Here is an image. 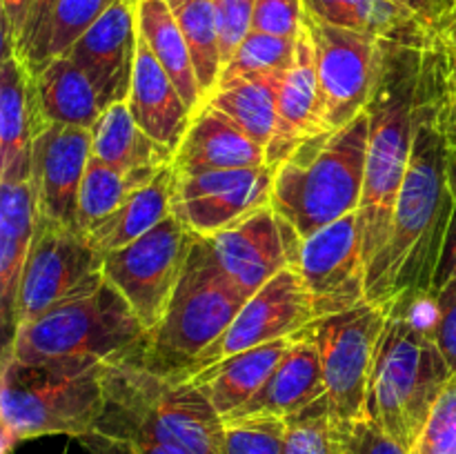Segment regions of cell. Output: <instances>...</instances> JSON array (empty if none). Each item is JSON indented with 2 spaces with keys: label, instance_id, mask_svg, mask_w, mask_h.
Segmentation results:
<instances>
[{
  "label": "cell",
  "instance_id": "44dd1931",
  "mask_svg": "<svg viewBox=\"0 0 456 454\" xmlns=\"http://www.w3.org/2000/svg\"><path fill=\"white\" fill-rule=\"evenodd\" d=\"M127 107L138 127L176 154L178 145L185 138L194 114L183 101L181 92L167 71L163 69L150 45L138 34L136 65H134L132 89L127 96Z\"/></svg>",
  "mask_w": 456,
  "mask_h": 454
},
{
  "label": "cell",
  "instance_id": "ffe728a7",
  "mask_svg": "<svg viewBox=\"0 0 456 454\" xmlns=\"http://www.w3.org/2000/svg\"><path fill=\"white\" fill-rule=\"evenodd\" d=\"M321 132H325V123L314 45L305 27H301L297 38V61L285 71L279 89L276 129L267 145V165L279 167L298 145Z\"/></svg>",
  "mask_w": 456,
  "mask_h": 454
},
{
  "label": "cell",
  "instance_id": "83f0119b",
  "mask_svg": "<svg viewBox=\"0 0 456 454\" xmlns=\"http://www.w3.org/2000/svg\"><path fill=\"white\" fill-rule=\"evenodd\" d=\"M285 71H258V74L223 80L205 105L216 107L267 150L276 129L279 89Z\"/></svg>",
  "mask_w": 456,
  "mask_h": 454
},
{
  "label": "cell",
  "instance_id": "f907efd6",
  "mask_svg": "<svg viewBox=\"0 0 456 454\" xmlns=\"http://www.w3.org/2000/svg\"><path fill=\"white\" fill-rule=\"evenodd\" d=\"M392 3H396V4H403V7L412 9V12L417 13V16L421 18V20L426 22V25H428V20H426V12H428V4H426V0H392Z\"/></svg>",
  "mask_w": 456,
  "mask_h": 454
},
{
  "label": "cell",
  "instance_id": "f35d334b",
  "mask_svg": "<svg viewBox=\"0 0 456 454\" xmlns=\"http://www.w3.org/2000/svg\"><path fill=\"white\" fill-rule=\"evenodd\" d=\"M334 426H337L338 454H410L370 417L334 421Z\"/></svg>",
  "mask_w": 456,
  "mask_h": 454
},
{
  "label": "cell",
  "instance_id": "c3c4849f",
  "mask_svg": "<svg viewBox=\"0 0 456 454\" xmlns=\"http://www.w3.org/2000/svg\"><path fill=\"white\" fill-rule=\"evenodd\" d=\"M452 4H456V0H428V27L445 12L450 9Z\"/></svg>",
  "mask_w": 456,
  "mask_h": 454
},
{
  "label": "cell",
  "instance_id": "bcb514c9",
  "mask_svg": "<svg viewBox=\"0 0 456 454\" xmlns=\"http://www.w3.org/2000/svg\"><path fill=\"white\" fill-rule=\"evenodd\" d=\"M448 279L456 280V212L452 218V225H450L448 243H445L444 263H441L439 276H436V285L444 283V280H448ZM436 285H435V289H436Z\"/></svg>",
  "mask_w": 456,
  "mask_h": 454
},
{
  "label": "cell",
  "instance_id": "8d00e7d4",
  "mask_svg": "<svg viewBox=\"0 0 456 454\" xmlns=\"http://www.w3.org/2000/svg\"><path fill=\"white\" fill-rule=\"evenodd\" d=\"M225 454H283L288 421L281 417H227Z\"/></svg>",
  "mask_w": 456,
  "mask_h": 454
},
{
  "label": "cell",
  "instance_id": "f546056e",
  "mask_svg": "<svg viewBox=\"0 0 456 454\" xmlns=\"http://www.w3.org/2000/svg\"><path fill=\"white\" fill-rule=\"evenodd\" d=\"M92 158L116 169L165 167L174 151L147 136L134 120L127 101L107 107L92 127Z\"/></svg>",
  "mask_w": 456,
  "mask_h": 454
},
{
  "label": "cell",
  "instance_id": "3957f363",
  "mask_svg": "<svg viewBox=\"0 0 456 454\" xmlns=\"http://www.w3.org/2000/svg\"><path fill=\"white\" fill-rule=\"evenodd\" d=\"M105 409L96 430L176 445L190 454H225V426L191 381L151 372L127 359L105 363Z\"/></svg>",
  "mask_w": 456,
  "mask_h": 454
},
{
  "label": "cell",
  "instance_id": "7dc6e473",
  "mask_svg": "<svg viewBox=\"0 0 456 454\" xmlns=\"http://www.w3.org/2000/svg\"><path fill=\"white\" fill-rule=\"evenodd\" d=\"M441 125L450 141H456V92L445 93L444 107H441Z\"/></svg>",
  "mask_w": 456,
  "mask_h": 454
},
{
  "label": "cell",
  "instance_id": "7c38bea8",
  "mask_svg": "<svg viewBox=\"0 0 456 454\" xmlns=\"http://www.w3.org/2000/svg\"><path fill=\"white\" fill-rule=\"evenodd\" d=\"M303 27L314 45L325 129H341L368 109L377 83L381 38L325 25L307 13H303Z\"/></svg>",
  "mask_w": 456,
  "mask_h": 454
},
{
  "label": "cell",
  "instance_id": "8992f818",
  "mask_svg": "<svg viewBox=\"0 0 456 454\" xmlns=\"http://www.w3.org/2000/svg\"><path fill=\"white\" fill-rule=\"evenodd\" d=\"M248 298L218 265L209 240L199 236L163 319L125 359L151 372L183 378L225 334Z\"/></svg>",
  "mask_w": 456,
  "mask_h": 454
},
{
  "label": "cell",
  "instance_id": "d4e9b609",
  "mask_svg": "<svg viewBox=\"0 0 456 454\" xmlns=\"http://www.w3.org/2000/svg\"><path fill=\"white\" fill-rule=\"evenodd\" d=\"M294 338L297 336L279 338V341L225 356V359L190 374L187 381L194 383L208 396V401L216 408L221 417H227V414L243 408L265 385V381L274 372L285 352L289 350Z\"/></svg>",
  "mask_w": 456,
  "mask_h": 454
},
{
  "label": "cell",
  "instance_id": "30bf717a",
  "mask_svg": "<svg viewBox=\"0 0 456 454\" xmlns=\"http://www.w3.org/2000/svg\"><path fill=\"white\" fill-rule=\"evenodd\" d=\"M387 314L390 305L365 301L307 328L319 347L325 396L334 421L368 417L370 378Z\"/></svg>",
  "mask_w": 456,
  "mask_h": 454
},
{
  "label": "cell",
  "instance_id": "9a60e30c",
  "mask_svg": "<svg viewBox=\"0 0 456 454\" xmlns=\"http://www.w3.org/2000/svg\"><path fill=\"white\" fill-rule=\"evenodd\" d=\"M274 176V165L178 174L174 214L196 236L209 239L258 209L270 207Z\"/></svg>",
  "mask_w": 456,
  "mask_h": 454
},
{
  "label": "cell",
  "instance_id": "484cf974",
  "mask_svg": "<svg viewBox=\"0 0 456 454\" xmlns=\"http://www.w3.org/2000/svg\"><path fill=\"white\" fill-rule=\"evenodd\" d=\"M178 185V169L165 165L151 182L129 196L114 214L83 231L94 247L102 254L129 245L174 214V194Z\"/></svg>",
  "mask_w": 456,
  "mask_h": 454
},
{
  "label": "cell",
  "instance_id": "b9f144b4",
  "mask_svg": "<svg viewBox=\"0 0 456 454\" xmlns=\"http://www.w3.org/2000/svg\"><path fill=\"white\" fill-rule=\"evenodd\" d=\"M78 441L87 448L89 454H190L187 450L160 443V441L136 439V436H114L98 430L80 436Z\"/></svg>",
  "mask_w": 456,
  "mask_h": 454
},
{
  "label": "cell",
  "instance_id": "d6a6232c",
  "mask_svg": "<svg viewBox=\"0 0 456 454\" xmlns=\"http://www.w3.org/2000/svg\"><path fill=\"white\" fill-rule=\"evenodd\" d=\"M160 169L163 167L129 169V172H125V169H116L96 158L89 160L78 196V230L87 231L96 223L105 221L129 196L136 194L141 187L154 181Z\"/></svg>",
  "mask_w": 456,
  "mask_h": 454
},
{
  "label": "cell",
  "instance_id": "d590c367",
  "mask_svg": "<svg viewBox=\"0 0 456 454\" xmlns=\"http://www.w3.org/2000/svg\"><path fill=\"white\" fill-rule=\"evenodd\" d=\"M285 421L288 430H285L283 454H338L337 426L328 396L314 401Z\"/></svg>",
  "mask_w": 456,
  "mask_h": 454
},
{
  "label": "cell",
  "instance_id": "e575fe53",
  "mask_svg": "<svg viewBox=\"0 0 456 454\" xmlns=\"http://www.w3.org/2000/svg\"><path fill=\"white\" fill-rule=\"evenodd\" d=\"M297 38H285V36H272L252 29L239 45L232 61L223 67L218 83L239 78V76L258 74V71L289 69L297 61Z\"/></svg>",
  "mask_w": 456,
  "mask_h": 454
},
{
  "label": "cell",
  "instance_id": "7402d4cb",
  "mask_svg": "<svg viewBox=\"0 0 456 454\" xmlns=\"http://www.w3.org/2000/svg\"><path fill=\"white\" fill-rule=\"evenodd\" d=\"M325 396L323 368L314 336L297 334L289 350L270 374L265 385L236 412L227 417H281L288 418ZM223 417V418H227Z\"/></svg>",
  "mask_w": 456,
  "mask_h": 454
},
{
  "label": "cell",
  "instance_id": "5b68a950",
  "mask_svg": "<svg viewBox=\"0 0 456 454\" xmlns=\"http://www.w3.org/2000/svg\"><path fill=\"white\" fill-rule=\"evenodd\" d=\"M105 363L45 361L27 363L3 352L0 378V454L22 441L49 434L80 439L96 430L105 409Z\"/></svg>",
  "mask_w": 456,
  "mask_h": 454
},
{
  "label": "cell",
  "instance_id": "816d5d0a",
  "mask_svg": "<svg viewBox=\"0 0 456 454\" xmlns=\"http://www.w3.org/2000/svg\"><path fill=\"white\" fill-rule=\"evenodd\" d=\"M450 187L456 200V141H450Z\"/></svg>",
  "mask_w": 456,
  "mask_h": 454
},
{
  "label": "cell",
  "instance_id": "ab89813d",
  "mask_svg": "<svg viewBox=\"0 0 456 454\" xmlns=\"http://www.w3.org/2000/svg\"><path fill=\"white\" fill-rule=\"evenodd\" d=\"M303 0H256L252 29L297 38L303 27Z\"/></svg>",
  "mask_w": 456,
  "mask_h": 454
},
{
  "label": "cell",
  "instance_id": "cb8c5ba5",
  "mask_svg": "<svg viewBox=\"0 0 456 454\" xmlns=\"http://www.w3.org/2000/svg\"><path fill=\"white\" fill-rule=\"evenodd\" d=\"M38 223L31 182H0V319L4 345L16 334V303L22 272Z\"/></svg>",
  "mask_w": 456,
  "mask_h": 454
},
{
  "label": "cell",
  "instance_id": "d6986e66",
  "mask_svg": "<svg viewBox=\"0 0 456 454\" xmlns=\"http://www.w3.org/2000/svg\"><path fill=\"white\" fill-rule=\"evenodd\" d=\"M45 125L34 78L16 53H4L0 65V182L29 181L34 142Z\"/></svg>",
  "mask_w": 456,
  "mask_h": 454
},
{
  "label": "cell",
  "instance_id": "60d3db41",
  "mask_svg": "<svg viewBox=\"0 0 456 454\" xmlns=\"http://www.w3.org/2000/svg\"><path fill=\"white\" fill-rule=\"evenodd\" d=\"M214 7H216L218 29H221L223 67H225L245 36L252 31L256 0H214Z\"/></svg>",
  "mask_w": 456,
  "mask_h": 454
},
{
  "label": "cell",
  "instance_id": "5bb4252c",
  "mask_svg": "<svg viewBox=\"0 0 456 454\" xmlns=\"http://www.w3.org/2000/svg\"><path fill=\"white\" fill-rule=\"evenodd\" d=\"M314 320H319L314 301L301 272L292 265L285 267L274 279L267 280L254 296L248 298L225 334L194 361L190 372L183 378L225 356L239 354V352L252 350V347L265 345L279 338L297 336Z\"/></svg>",
  "mask_w": 456,
  "mask_h": 454
},
{
  "label": "cell",
  "instance_id": "ba28073f",
  "mask_svg": "<svg viewBox=\"0 0 456 454\" xmlns=\"http://www.w3.org/2000/svg\"><path fill=\"white\" fill-rule=\"evenodd\" d=\"M145 332V325L134 314L123 294L107 280L89 296L62 303L36 320L20 325L3 352L27 363H110L132 354Z\"/></svg>",
  "mask_w": 456,
  "mask_h": 454
},
{
  "label": "cell",
  "instance_id": "603a6c76",
  "mask_svg": "<svg viewBox=\"0 0 456 454\" xmlns=\"http://www.w3.org/2000/svg\"><path fill=\"white\" fill-rule=\"evenodd\" d=\"M261 165H267L265 147L258 145L234 120L212 105L200 107L174 154V167L178 174H205Z\"/></svg>",
  "mask_w": 456,
  "mask_h": 454
},
{
  "label": "cell",
  "instance_id": "52a82bcc",
  "mask_svg": "<svg viewBox=\"0 0 456 454\" xmlns=\"http://www.w3.org/2000/svg\"><path fill=\"white\" fill-rule=\"evenodd\" d=\"M452 377L435 338L390 312L370 378L368 417L412 452Z\"/></svg>",
  "mask_w": 456,
  "mask_h": 454
},
{
  "label": "cell",
  "instance_id": "681fc988",
  "mask_svg": "<svg viewBox=\"0 0 456 454\" xmlns=\"http://www.w3.org/2000/svg\"><path fill=\"white\" fill-rule=\"evenodd\" d=\"M445 78L448 92H456V52H445Z\"/></svg>",
  "mask_w": 456,
  "mask_h": 454
},
{
  "label": "cell",
  "instance_id": "9c48e42d",
  "mask_svg": "<svg viewBox=\"0 0 456 454\" xmlns=\"http://www.w3.org/2000/svg\"><path fill=\"white\" fill-rule=\"evenodd\" d=\"M105 283V254L83 231L38 218L18 292L16 329Z\"/></svg>",
  "mask_w": 456,
  "mask_h": 454
},
{
  "label": "cell",
  "instance_id": "4316f807",
  "mask_svg": "<svg viewBox=\"0 0 456 454\" xmlns=\"http://www.w3.org/2000/svg\"><path fill=\"white\" fill-rule=\"evenodd\" d=\"M31 78L45 123L92 129L105 111L92 80L67 53L52 58Z\"/></svg>",
  "mask_w": 456,
  "mask_h": 454
},
{
  "label": "cell",
  "instance_id": "7a4b0ae2",
  "mask_svg": "<svg viewBox=\"0 0 456 454\" xmlns=\"http://www.w3.org/2000/svg\"><path fill=\"white\" fill-rule=\"evenodd\" d=\"M445 93L448 80L421 111L412 158L396 199L383 274L370 303L390 305L405 294L428 292L436 285L456 212L450 187V138L441 125Z\"/></svg>",
  "mask_w": 456,
  "mask_h": 454
},
{
  "label": "cell",
  "instance_id": "2e32d148",
  "mask_svg": "<svg viewBox=\"0 0 456 454\" xmlns=\"http://www.w3.org/2000/svg\"><path fill=\"white\" fill-rule=\"evenodd\" d=\"M208 240L223 272L240 292L254 296L279 272L294 267L303 239L274 209L263 207Z\"/></svg>",
  "mask_w": 456,
  "mask_h": 454
},
{
  "label": "cell",
  "instance_id": "7bdbcfd3",
  "mask_svg": "<svg viewBox=\"0 0 456 454\" xmlns=\"http://www.w3.org/2000/svg\"><path fill=\"white\" fill-rule=\"evenodd\" d=\"M36 0H3V56L16 53L18 43L27 29Z\"/></svg>",
  "mask_w": 456,
  "mask_h": 454
},
{
  "label": "cell",
  "instance_id": "6da1fadb",
  "mask_svg": "<svg viewBox=\"0 0 456 454\" xmlns=\"http://www.w3.org/2000/svg\"><path fill=\"white\" fill-rule=\"evenodd\" d=\"M445 80V49L430 29L381 38L377 83L368 105V165L359 205L368 301L383 274L396 199L412 158L421 111Z\"/></svg>",
  "mask_w": 456,
  "mask_h": 454
},
{
  "label": "cell",
  "instance_id": "ee69618b",
  "mask_svg": "<svg viewBox=\"0 0 456 454\" xmlns=\"http://www.w3.org/2000/svg\"><path fill=\"white\" fill-rule=\"evenodd\" d=\"M58 0H36L34 12H31L29 22H27V29L22 34L20 43L16 47V56L20 58L22 65L31 58V53L36 52L38 43L43 40L45 31H47L49 20H52V13L56 9Z\"/></svg>",
  "mask_w": 456,
  "mask_h": 454
},
{
  "label": "cell",
  "instance_id": "74e56055",
  "mask_svg": "<svg viewBox=\"0 0 456 454\" xmlns=\"http://www.w3.org/2000/svg\"><path fill=\"white\" fill-rule=\"evenodd\" d=\"M410 454H456V377L436 401Z\"/></svg>",
  "mask_w": 456,
  "mask_h": 454
},
{
  "label": "cell",
  "instance_id": "4dcf8cb0",
  "mask_svg": "<svg viewBox=\"0 0 456 454\" xmlns=\"http://www.w3.org/2000/svg\"><path fill=\"white\" fill-rule=\"evenodd\" d=\"M307 16L325 25L379 36H414L430 27L412 12L392 0H303Z\"/></svg>",
  "mask_w": 456,
  "mask_h": 454
},
{
  "label": "cell",
  "instance_id": "f5cc1de1",
  "mask_svg": "<svg viewBox=\"0 0 456 454\" xmlns=\"http://www.w3.org/2000/svg\"><path fill=\"white\" fill-rule=\"evenodd\" d=\"M426 4H428V0H426ZM426 20H428V12H426Z\"/></svg>",
  "mask_w": 456,
  "mask_h": 454
},
{
  "label": "cell",
  "instance_id": "836d02e7",
  "mask_svg": "<svg viewBox=\"0 0 456 454\" xmlns=\"http://www.w3.org/2000/svg\"><path fill=\"white\" fill-rule=\"evenodd\" d=\"M116 0H58L52 13L47 31L38 43L36 52L25 62L31 76L47 65L52 58L69 52L71 45L114 4Z\"/></svg>",
  "mask_w": 456,
  "mask_h": 454
},
{
  "label": "cell",
  "instance_id": "f6af8a7d",
  "mask_svg": "<svg viewBox=\"0 0 456 454\" xmlns=\"http://www.w3.org/2000/svg\"><path fill=\"white\" fill-rule=\"evenodd\" d=\"M432 36L445 52H456V4L445 9L430 25Z\"/></svg>",
  "mask_w": 456,
  "mask_h": 454
},
{
  "label": "cell",
  "instance_id": "e0dca14e",
  "mask_svg": "<svg viewBox=\"0 0 456 454\" xmlns=\"http://www.w3.org/2000/svg\"><path fill=\"white\" fill-rule=\"evenodd\" d=\"M92 160V129L47 123L34 142L31 190L43 221L78 230V196Z\"/></svg>",
  "mask_w": 456,
  "mask_h": 454
},
{
  "label": "cell",
  "instance_id": "4fadbf2b",
  "mask_svg": "<svg viewBox=\"0 0 456 454\" xmlns=\"http://www.w3.org/2000/svg\"><path fill=\"white\" fill-rule=\"evenodd\" d=\"M294 267L310 289L316 319L341 314L368 301V263L359 212L303 239Z\"/></svg>",
  "mask_w": 456,
  "mask_h": 454
},
{
  "label": "cell",
  "instance_id": "277c9868",
  "mask_svg": "<svg viewBox=\"0 0 456 454\" xmlns=\"http://www.w3.org/2000/svg\"><path fill=\"white\" fill-rule=\"evenodd\" d=\"M368 109L341 129H325L298 145L276 167L272 203L276 216L301 239L359 212L368 165Z\"/></svg>",
  "mask_w": 456,
  "mask_h": 454
},
{
  "label": "cell",
  "instance_id": "1f68e13d",
  "mask_svg": "<svg viewBox=\"0 0 456 454\" xmlns=\"http://www.w3.org/2000/svg\"><path fill=\"white\" fill-rule=\"evenodd\" d=\"M185 36L205 102L223 74L221 29L214 0H167Z\"/></svg>",
  "mask_w": 456,
  "mask_h": 454
},
{
  "label": "cell",
  "instance_id": "8fae6325",
  "mask_svg": "<svg viewBox=\"0 0 456 454\" xmlns=\"http://www.w3.org/2000/svg\"><path fill=\"white\" fill-rule=\"evenodd\" d=\"M199 236L172 214L129 245L105 254V279L123 294L145 329L159 325Z\"/></svg>",
  "mask_w": 456,
  "mask_h": 454
},
{
  "label": "cell",
  "instance_id": "f1b7e54d",
  "mask_svg": "<svg viewBox=\"0 0 456 454\" xmlns=\"http://www.w3.org/2000/svg\"><path fill=\"white\" fill-rule=\"evenodd\" d=\"M138 34L150 45L151 53L176 85L191 114H199L205 105V96L196 78L185 36L167 0H138Z\"/></svg>",
  "mask_w": 456,
  "mask_h": 454
},
{
  "label": "cell",
  "instance_id": "ac0fdd59",
  "mask_svg": "<svg viewBox=\"0 0 456 454\" xmlns=\"http://www.w3.org/2000/svg\"><path fill=\"white\" fill-rule=\"evenodd\" d=\"M138 52V0H116L67 56L87 74L102 109L127 101Z\"/></svg>",
  "mask_w": 456,
  "mask_h": 454
}]
</instances>
